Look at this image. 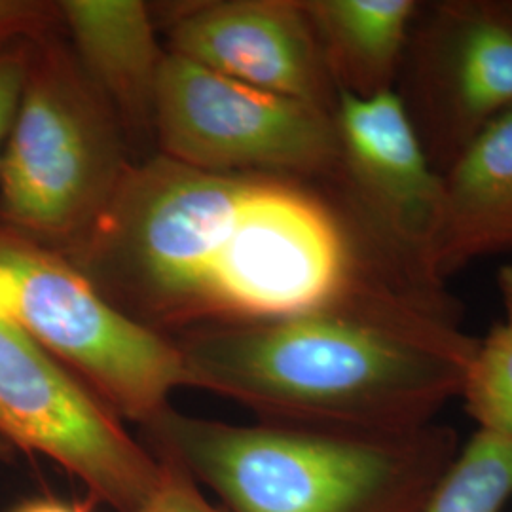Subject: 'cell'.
<instances>
[{"mask_svg": "<svg viewBox=\"0 0 512 512\" xmlns=\"http://www.w3.org/2000/svg\"><path fill=\"white\" fill-rule=\"evenodd\" d=\"M150 329L272 321L344 302L340 222L279 177L211 173L162 154L133 162L92 234L65 255Z\"/></svg>", "mask_w": 512, "mask_h": 512, "instance_id": "6da1fadb", "label": "cell"}, {"mask_svg": "<svg viewBox=\"0 0 512 512\" xmlns=\"http://www.w3.org/2000/svg\"><path fill=\"white\" fill-rule=\"evenodd\" d=\"M512 497V440L478 431L440 478L423 512H501Z\"/></svg>", "mask_w": 512, "mask_h": 512, "instance_id": "5bb4252c", "label": "cell"}, {"mask_svg": "<svg viewBox=\"0 0 512 512\" xmlns=\"http://www.w3.org/2000/svg\"><path fill=\"white\" fill-rule=\"evenodd\" d=\"M164 8L167 52L334 114L338 90L302 2L205 0Z\"/></svg>", "mask_w": 512, "mask_h": 512, "instance_id": "ba28073f", "label": "cell"}, {"mask_svg": "<svg viewBox=\"0 0 512 512\" xmlns=\"http://www.w3.org/2000/svg\"><path fill=\"white\" fill-rule=\"evenodd\" d=\"M0 439L52 459L118 512L139 509L160 463L105 404L0 317Z\"/></svg>", "mask_w": 512, "mask_h": 512, "instance_id": "52a82bcc", "label": "cell"}, {"mask_svg": "<svg viewBox=\"0 0 512 512\" xmlns=\"http://www.w3.org/2000/svg\"><path fill=\"white\" fill-rule=\"evenodd\" d=\"M512 238V109L492 118L444 181L435 262Z\"/></svg>", "mask_w": 512, "mask_h": 512, "instance_id": "8fae6325", "label": "cell"}, {"mask_svg": "<svg viewBox=\"0 0 512 512\" xmlns=\"http://www.w3.org/2000/svg\"><path fill=\"white\" fill-rule=\"evenodd\" d=\"M59 25L57 2L0 0V50L46 37Z\"/></svg>", "mask_w": 512, "mask_h": 512, "instance_id": "e0dca14e", "label": "cell"}, {"mask_svg": "<svg viewBox=\"0 0 512 512\" xmlns=\"http://www.w3.org/2000/svg\"><path fill=\"white\" fill-rule=\"evenodd\" d=\"M152 135L158 154L211 173L317 175L340 160L334 114L165 55Z\"/></svg>", "mask_w": 512, "mask_h": 512, "instance_id": "8992f818", "label": "cell"}, {"mask_svg": "<svg viewBox=\"0 0 512 512\" xmlns=\"http://www.w3.org/2000/svg\"><path fill=\"white\" fill-rule=\"evenodd\" d=\"M490 14H494L495 18L505 21L509 27H512V4H503L501 8H488Z\"/></svg>", "mask_w": 512, "mask_h": 512, "instance_id": "44dd1931", "label": "cell"}, {"mask_svg": "<svg viewBox=\"0 0 512 512\" xmlns=\"http://www.w3.org/2000/svg\"><path fill=\"white\" fill-rule=\"evenodd\" d=\"M131 160L107 99L54 33L31 42L0 152V226L69 255L103 219Z\"/></svg>", "mask_w": 512, "mask_h": 512, "instance_id": "277c9868", "label": "cell"}, {"mask_svg": "<svg viewBox=\"0 0 512 512\" xmlns=\"http://www.w3.org/2000/svg\"><path fill=\"white\" fill-rule=\"evenodd\" d=\"M461 395L480 431L512 440V327H495L476 344Z\"/></svg>", "mask_w": 512, "mask_h": 512, "instance_id": "9a60e30c", "label": "cell"}, {"mask_svg": "<svg viewBox=\"0 0 512 512\" xmlns=\"http://www.w3.org/2000/svg\"><path fill=\"white\" fill-rule=\"evenodd\" d=\"M12 456H14V448L6 440L0 439V461H8Z\"/></svg>", "mask_w": 512, "mask_h": 512, "instance_id": "7402d4cb", "label": "cell"}, {"mask_svg": "<svg viewBox=\"0 0 512 512\" xmlns=\"http://www.w3.org/2000/svg\"><path fill=\"white\" fill-rule=\"evenodd\" d=\"M152 454L179 461L228 512H423L458 456L446 429L357 435L232 425L167 406L141 425Z\"/></svg>", "mask_w": 512, "mask_h": 512, "instance_id": "3957f363", "label": "cell"}, {"mask_svg": "<svg viewBox=\"0 0 512 512\" xmlns=\"http://www.w3.org/2000/svg\"><path fill=\"white\" fill-rule=\"evenodd\" d=\"M190 387L272 425L387 435L420 429L461 393L476 344L418 315L342 302L272 321L183 330Z\"/></svg>", "mask_w": 512, "mask_h": 512, "instance_id": "7a4b0ae2", "label": "cell"}, {"mask_svg": "<svg viewBox=\"0 0 512 512\" xmlns=\"http://www.w3.org/2000/svg\"><path fill=\"white\" fill-rule=\"evenodd\" d=\"M499 287H501V294H503L505 308H507V325L512 327V262L501 270Z\"/></svg>", "mask_w": 512, "mask_h": 512, "instance_id": "ffe728a7", "label": "cell"}, {"mask_svg": "<svg viewBox=\"0 0 512 512\" xmlns=\"http://www.w3.org/2000/svg\"><path fill=\"white\" fill-rule=\"evenodd\" d=\"M454 80L465 118L490 122L512 109V27L488 10L467 21L456 50Z\"/></svg>", "mask_w": 512, "mask_h": 512, "instance_id": "4fadbf2b", "label": "cell"}, {"mask_svg": "<svg viewBox=\"0 0 512 512\" xmlns=\"http://www.w3.org/2000/svg\"><path fill=\"white\" fill-rule=\"evenodd\" d=\"M154 458L160 463L156 486L145 503L131 512H220L209 503L198 480L179 461L158 454Z\"/></svg>", "mask_w": 512, "mask_h": 512, "instance_id": "2e32d148", "label": "cell"}, {"mask_svg": "<svg viewBox=\"0 0 512 512\" xmlns=\"http://www.w3.org/2000/svg\"><path fill=\"white\" fill-rule=\"evenodd\" d=\"M338 92H385L401 57L412 0L302 2Z\"/></svg>", "mask_w": 512, "mask_h": 512, "instance_id": "7c38bea8", "label": "cell"}, {"mask_svg": "<svg viewBox=\"0 0 512 512\" xmlns=\"http://www.w3.org/2000/svg\"><path fill=\"white\" fill-rule=\"evenodd\" d=\"M10 512H92L84 503H71L61 501L55 497H38L21 503L14 511Z\"/></svg>", "mask_w": 512, "mask_h": 512, "instance_id": "d6986e66", "label": "cell"}, {"mask_svg": "<svg viewBox=\"0 0 512 512\" xmlns=\"http://www.w3.org/2000/svg\"><path fill=\"white\" fill-rule=\"evenodd\" d=\"M31 42H18L0 50V152L12 128L23 90Z\"/></svg>", "mask_w": 512, "mask_h": 512, "instance_id": "ac0fdd59", "label": "cell"}, {"mask_svg": "<svg viewBox=\"0 0 512 512\" xmlns=\"http://www.w3.org/2000/svg\"><path fill=\"white\" fill-rule=\"evenodd\" d=\"M59 21L93 86L133 137H154V101L165 55L152 8L141 0H61Z\"/></svg>", "mask_w": 512, "mask_h": 512, "instance_id": "30bf717a", "label": "cell"}, {"mask_svg": "<svg viewBox=\"0 0 512 512\" xmlns=\"http://www.w3.org/2000/svg\"><path fill=\"white\" fill-rule=\"evenodd\" d=\"M0 317L12 321L120 420L139 425L190 385L171 338L135 321L54 249L0 226Z\"/></svg>", "mask_w": 512, "mask_h": 512, "instance_id": "5b68a950", "label": "cell"}, {"mask_svg": "<svg viewBox=\"0 0 512 512\" xmlns=\"http://www.w3.org/2000/svg\"><path fill=\"white\" fill-rule=\"evenodd\" d=\"M334 124L340 160L378 222L399 245L435 262L444 181L423 154L403 101L391 92H338Z\"/></svg>", "mask_w": 512, "mask_h": 512, "instance_id": "9c48e42d", "label": "cell"}]
</instances>
